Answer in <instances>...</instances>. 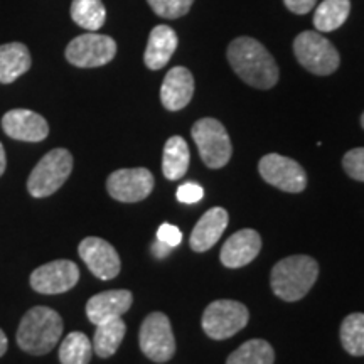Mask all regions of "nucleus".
Listing matches in <instances>:
<instances>
[{
	"instance_id": "f257e3e1",
	"label": "nucleus",
	"mask_w": 364,
	"mask_h": 364,
	"mask_svg": "<svg viewBox=\"0 0 364 364\" xmlns=\"http://www.w3.org/2000/svg\"><path fill=\"white\" fill-rule=\"evenodd\" d=\"M228 61L245 83L270 90L279 81V66L268 49L253 38H236L228 46Z\"/></svg>"
},
{
	"instance_id": "f03ea898",
	"label": "nucleus",
	"mask_w": 364,
	"mask_h": 364,
	"mask_svg": "<svg viewBox=\"0 0 364 364\" xmlns=\"http://www.w3.org/2000/svg\"><path fill=\"white\" fill-rule=\"evenodd\" d=\"M63 334V318L49 307H33L22 317L17 329V344L22 351L43 356L53 351Z\"/></svg>"
},
{
	"instance_id": "7ed1b4c3",
	"label": "nucleus",
	"mask_w": 364,
	"mask_h": 364,
	"mask_svg": "<svg viewBox=\"0 0 364 364\" xmlns=\"http://www.w3.org/2000/svg\"><path fill=\"white\" fill-rule=\"evenodd\" d=\"M318 277V265L307 255H294L273 267L270 282L277 297L295 302L306 297Z\"/></svg>"
},
{
	"instance_id": "20e7f679",
	"label": "nucleus",
	"mask_w": 364,
	"mask_h": 364,
	"mask_svg": "<svg viewBox=\"0 0 364 364\" xmlns=\"http://www.w3.org/2000/svg\"><path fill=\"white\" fill-rule=\"evenodd\" d=\"M73 171V156L66 149H54L38 162L27 179L33 198H48L68 181Z\"/></svg>"
},
{
	"instance_id": "39448f33",
	"label": "nucleus",
	"mask_w": 364,
	"mask_h": 364,
	"mask_svg": "<svg viewBox=\"0 0 364 364\" xmlns=\"http://www.w3.org/2000/svg\"><path fill=\"white\" fill-rule=\"evenodd\" d=\"M294 53L300 65L317 76L332 75L341 63L339 53L334 44L314 31L300 33L295 38Z\"/></svg>"
},
{
	"instance_id": "423d86ee",
	"label": "nucleus",
	"mask_w": 364,
	"mask_h": 364,
	"mask_svg": "<svg viewBox=\"0 0 364 364\" xmlns=\"http://www.w3.org/2000/svg\"><path fill=\"white\" fill-rule=\"evenodd\" d=\"M193 140L198 145L199 156L209 169H221L231 159V140L221 122L215 118H201L191 129Z\"/></svg>"
},
{
	"instance_id": "0eeeda50",
	"label": "nucleus",
	"mask_w": 364,
	"mask_h": 364,
	"mask_svg": "<svg viewBox=\"0 0 364 364\" xmlns=\"http://www.w3.org/2000/svg\"><path fill=\"white\" fill-rule=\"evenodd\" d=\"M250 321L248 309L236 300H215L203 314V331L211 339L223 341L235 336Z\"/></svg>"
},
{
	"instance_id": "6e6552de",
	"label": "nucleus",
	"mask_w": 364,
	"mask_h": 364,
	"mask_svg": "<svg viewBox=\"0 0 364 364\" xmlns=\"http://www.w3.org/2000/svg\"><path fill=\"white\" fill-rule=\"evenodd\" d=\"M139 343L142 353L150 361H169L176 353V339L169 317L162 312L149 314L140 327Z\"/></svg>"
},
{
	"instance_id": "1a4fd4ad",
	"label": "nucleus",
	"mask_w": 364,
	"mask_h": 364,
	"mask_svg": "<svg viewBox=\"0 0 364 364\" xmlns=\"http://www.w3.org/2000/svg\"><path fill=\"white\" fill-rule=\"evenodd\" d=\"M117 43L110 36L98 33L81 34L68 44L66 59L76 68L105 66L115 58Z\"/></svg>"
},
{
	"instance_id": "9d476101",
	"label": "nucleus",
	"mask_w": 364,
	"mask_h": 364,
	"mask_svg": "<svg viewBox=\"0 0 364 364\" xmlns=\"http://www.w3.org/2000/svg\"><path fill=\"white\" fill-rule=\"evenodd\" d=\"M258 171L265 182L285 193H302L307 188V176L294 159L268 154L258 164Z\"/></svg>"
},
{
	"instance_id": "9b49d317",
	"label": "nucleus",
	"mask_w": 364,
	"mask_h": 364,
	"mask_svg": "<svg viewBox=\"0 0 364 364\" xmlns=\"http://www.w3.org/2000/svg\"><path fill=\"white\" fill-rule=\"evenodd\" d=\"M108 194L120 203H139L149 198L154 189V176L145 167L120 169L108 176Z\"/></svg>"
},
{
	"instance_id": "f8f14e48",
	"label": "nucleus",
	"mask_w": 364,
	"mask_h": 364,
	"mask_svg": "<svg viewBox=\"0 0 364 364\" xmlns=\"http://www.w3.org/2000/svg\"><path fill=\"white\" fill-rule=\"evenodd\" d=\"M80 268L75 262L54 260L31 273V287L44 295L65 294L78 284Z\"/></svg>"
},
{
	"instance_id": "ddd939ff",
	"label": "nucleus",
	"mask_w": 364,
	"mask_h": 364,
	"mask_svg": "<svg viewBox=\"0 0 364 364\" xmlns=\"http://www.w3.org/2000/svg\"><path fill=\"white\" fill-rule=\"evenodd\" d=\"M78 253L90 272L100 280H112L120 273V257L108 241L90 236L81 241Z\"/></svg>"
},
{
	"instance_id": "4468645a",
	"label": "nucleus",
	"mask_w": 364,
	"mask_h": 364,
	"mask_svg": "<svg viewBox=\"0 0 364 364\" xmlns=\"http://www.w3.org/2000/svg\"><path fill=\"white\" fill-rule=\"evenodd\" d=\"M2 129L11 139L22 142H41L49 134L46 118L26 108L7 112L2 118Z\"/></svg>"
},
{
	"instance_id": "2eb2a0df",
	"label": "nucleus",
	"mask_w": 364,
	"mask_h": 364,
	"mask_svg": "<svg viewBox=\"0 0 364 364\" xmlns=\"http://www.w3.org/2000/svg\"><path fill=\"white\" fill-rule=\"evenodd\" d=\"M262 250V238L255 230H240L223 245L221 263L228 268H241L252 263Z\"/></svg>"
},
{
	"instance_id": "dca6fc26",
	"label": "nucleus",
	"mask_w": 364,
	"mask_h": 364,
	"mask_svg": "<svg viewBox=\"0 0 364 364\" xmlns=\"http://www.w3.org/2000/svg\"><path fill=\"white\" fill-rule=\"evenodd\" d=\"M134 295L129 290H108L93 295L86 304V316L95 326L122 317L132 307Z\"/></svg>"
},
{
	"instance_id": "f3484780",
	"label": "nucleus",
	"mask_w": 364,
	"mask_h": 364,
	"mask_svg": "<svg viewBox=\"0 0 364 364\" xmlns=\"http://www.w3.org/2000/svg\"><path fill=\"white\" fill-rule=\"evenodd\" d=\"M194 95L193 73L184 66H176L167 73L161 86V102L167 110L177 112L188 107Z\"/></svg>"
},
{
	"instance_id": "a211bd4d",
	"label": "nucleus",
	"mask_w": 364,
	"mask_h": 364,
	"mask_svg": "<svg viewBox=\"0 0 364 364\" xmlns=\"http://www.w3.org/2000/svg\"><path fill=\"white\" fill-rule=\"evenodd\" d=\"M228 221H230V216L223 208H213L204 213L191 233V248L198 253L211 250L225 233Z\"/></svg>"
},
{
	"instance_id": "6ab92c4d",
	"label": "nucleus",
	"mask_w": 364,
	"mask_h": 364,
	"mask_svg": "<svg viewBox=\"0 0 364 364\" xmlns=\"http://www.w3.org/2000/svg\"><path fill=\"white\" fill-rule=\"evenodd\" d=\"M177 39L176 31L169 26H156L149 36L147 48H145L144 61L149 70H161L171 61L172 54L176 53Z\"/></svg>"
},
{
	"instance_id": "aec40b11",
	"label": "nucleus",
	"mask_w": 364,
	"mask_h": 364,
	"mask_svg": "<svg viewBox=\"0 0 364 364\" xmlns=\"http://www.w3.org/2000/svg\"><path fill=\"white\" fill-rule=\"evenodd\" d=\"M31 54L22 43L0 46V83L9 85L29 71Z\"/></svg>"
},
{
	"instance_id": "412c9836",
	"label": "nucleus",
	"mask_w": 364,
	"mask_h": 364,
	"mask_svg": "<svg viewBox=\"0 0 364 364\" xmlns=\"http://www.w3.org/2000/svg\"><path fill=\"white\" fill-rule=\"evenodd\" d=\"M189 145L179 135L171 136L164 145V156H162V174L166 179L177 181L186 176L189 169Z\"/></svg>"
},
{
	"instance_id": "4be33fe9",
	"label": "nucleus",
	"mask_w": 364,
	"mask_h": 364,
	"mask_svg": "<svg viewBox=\"0 0 364 364\" xmlns=\"http://www.w3.org/2000/svg\"><path fill=\"white\" fill-rule=\"evenodd\" d=\"M351 0H322L314 12V27L318 33H332L348 21Z\"/></svg>"
},
{
	"instance_id": "5701e85b",
	"label": "nucleus",
	"mask_w": 364,
	"mask_h": 364,
	"mask_svg": "<svg viewBox=\"0 0 364 364\" xmlns=\"http://www.w3.org/2000/svg\"><path fill=\"white\" fill-rule=\"evenodd\" d=\"M125 332L127 326L122 321V317L112 318V321L98 324L93 338V351L100 358L113 356L117 353V349L120 348L122 341L125 338Z\"/></svg>"
},
{
	"instance_id": "b1692460",
	"label": "nucleus",
	"mask_w": 364,
	"mask_h": 364,
	"mask_svg": "<svg viewBox=\"0 0 364 364\" xmlns=\"http://www.w3.org/2000/svg\"><path fill=\"white\" fill-rule=\"evenodd\" d=\"M71 19L90 33H97L107 21V9L102 0H73Z\"/></svg>"
},
{
	"instance_id": "393cba45",
	"label": "nucleus",
	"mask_w": 364,
	"mask_h": 364,
	"mask_svg": "<svg viewBox=\"0 0 364 364\" xmlns=\"http://www.w3.org/2000/svg\"><path fill=\"white\" fill-rule=\"evenodd\" d=\"M93 356V343L83 332H71L59 348L61 364H88Z\"/></svg>"
},
{
	"instance_id": "a878e982",
	"label": "nucleus",
	"mask_w": 364,
	"mask_h": 364,
	"mask_svg": "<svg viewBox=\"0 0 364 364\" xmlns=\"http://www.w3.org/2000/svg\"><path fill=\"white\" fill-rule=\"evenodd\" d=\"M275 353L263 339H252L241 344L233 354H230L226 364H273Z\"/></svg>"
},
{
	"instance_id": "bb28decb",
	"label": "nucleus",
	"mask_w": 364,
	"mask_h": 364,
	"mask_svg": "<svg viewBox=\"0 0 364 364\" xmlns=\"http://www.w3.org/2000/svg\"><path fill=\"white\" fill-rule=\"evenodd\" d=\"M341 343L351 356H364V314H349L341 324Z\"/></svg>"
},
{
	"instance_id": "cd10ccee",
	"label": "nucleus",
	"mask_w": 364,
	"mask_h": 364,
	"mask_svg": "<svg viewBox=\"0 0 364 364\" xmlns=\"http://www.w3.org/2000/svg\"><path fill=\"white\" fill-rule=\"evenodd\" d=\"M150 9L164 19H179L193 7L194 0H147Z\"/></svg>"
},
{
	"instance_id": "c85d7f7f",
	"label": "nucleus",
	"mask_w": 364,
	"mask_h": 364,
	"mask_svg": "<svg viewBox=\"0 0 364 364\" xmlns=\"http://www.w3.org/2000/svg\"><path fill=\"white\" fill-rule=\"evenodd\" d=\"M343 167L346 174L354 181L364 182V147L349 150L343 159Z\"/></svg>"
},
{
	"instance_id": "c756f323",
	"label": "nucleus",
	"mask_w": 364,
	"mask_h": 364,
	"mask_svg": "<svg viewBox=\"0 0 364 364\" xmlns=\"http://www.w3.org/2000/svg\"><path fill=\"white\" fill-rule=\"evenodd\" d=\"M176 196L181 203L194 204L204 198V189L199 184H194V182H186V184L177 188Z\"/></svg>"
},
{
	"instance_id": "7c9ffc66",
	"label": "nucleus",
	"mask_w": 364,
	"mask_h": 364,
	"mask_svg": "<svg viewBox=\"0 0 364 364\" xmlns=\"http://www.w3.org/2000/svg\"><path fill=\"white\" fill-rule=\"evenodd\" d=\"M157 240L162 241V243L169 245L171 248L181 245L182 241V231L174 225H169V223H164V225L157 230Z\"/></svg>"
},
{
	"instance_id": "2f4dec72",
	"label": "nucleus",
	"mask_w": 364,
	"mask_h": 364,
	"mask_svg": "<svg viewBox=\"0 0 364 364\" xmlns=\"http://www.w3.org/2000/svg\"><path fill=\"white\" fill-rule=\"evenodd\" d=\"M284 4L290 12L304 16V14H309L312 11L314 6L317 4V0H284Z\"/></svg>"
},
{
	"instance_id": "473e14b6",
	"label": "nucleus",
	"mask_w": 364,
	"mask_h": 364,
	"mask_svg": "<svg viewBox=\"0 0 364 364\" xmlns=\"http://www.w3.org/2000/svg\"><path fill=\"white\" fill-rule=\"evenodd\" d=\"M171 250L172 248L169 247V245L162 243V241L157 240V243H154V247H152V253H154V257L164 258V257H167V255L171 253Z\"/></svg>"
},
{
	"instance_id": "72a5a7b5",
	"label": "nucleus",
	"mask_w": 364,
	"mask_h": 364,
	"mask_svg": "<svg viewBox=\"0 0 364 364\" xmlns=\"http://www.w3.org/2000/svg\"><path fill=\"white\" fill-rule=\"evenodd\" d=\"M6 166H7V157H6V150H4V145L0 144V176L6 172Z\"/></svg>"
},
{
	"instance_id": "f704fd0d",
	"label": "nucleus",
	"mask_w": 364,
	"mask_h": 364,
	"mask_svg": "<svg viewBox=\"0 0 364 364\" xmlns=\"http://www.w3.org/2000/svg\"><path fill=\"white\" fill-rule=\"evenodd\" d=\"M7 336H6V332H4L2 329H0V358L4 356V354H6V351H7Z\"/></svg>"
},
{
	"instance_id": "c9c22d12",
	"label": "nucleus",
	"mask_w": 364,
	"mask_h": 364,
	"mask_svg": "<svg viewBox=\"0 0 364 364\" xmlns=\"http://www.w3.org/2000/svg\"><path fill=\"white\" fill-rule=\"evenodd\" d=\"M361 125H363V129H364V113L361 115Z\"/></svg>"
}]
</instances>
